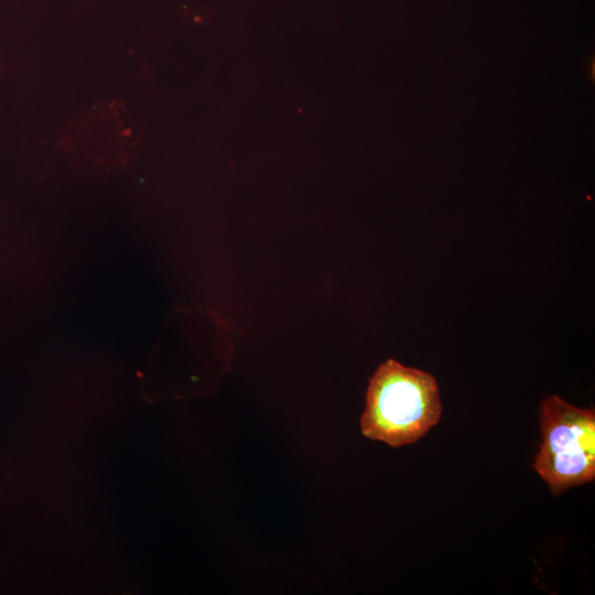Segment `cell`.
<instances>
[{"label": "cell", "mask_w": 595, "mask_h": 595, "mask_svg": "<svg viewBox=\"0 0 595 595\" xmlns=\"http://www.w3.org/2000/svg\"><path fill=\"white\" fill-rule=\"evenodd\" d=\"M542 441L533 469L559 496L595 479V410L575 407L556 394L541 402Z\"/></svg>", "instance_id": "7a4b0ae2"}, {"label": "cell", "mask_w": 595, "mask_h": 595, "mask_svg": "<svg viewBox=\"0 0 595 595\" xmlns=\"http://www.w3.org/2000/svg\"><path fill=\"white\" fill-rule=\"evenodd\" d=\"M441 415L435 377L389 358L370 378L360 429L370 440L400 447L422 439Z\"/></svg>", "instance_id": "6da1fadb"}]
</instances>
